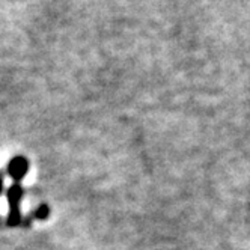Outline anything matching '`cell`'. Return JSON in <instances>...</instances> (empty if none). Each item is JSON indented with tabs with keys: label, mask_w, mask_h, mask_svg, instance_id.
Wrapping results in <instances>:
<instances>
[{
	"label": "cell",
	"mask_w": 250,
	"mask_h": 250,
	"mask_svg": "<svg viewBox=\"0 0 250 250\" xmlns=\"http://www.w3.org/2000/svg\"><path fill=\"white\" fill-rule=\"evenodd\" d=\"M21 187L19 184H15L9 188L8 196H9V205H11V214L12 216L9 217V225H17L19 223V202L21 199Z\"/></svg>",
	"instance_id": "obj_1"
},
{
	"label": "cell",
	"mask_w": 250,
	"mask_h": 250,
	"mask_svg": "<svg viewBox=\"0 0 250 250\" xmlns=\"http://www.w3.org/2000/svg\"><path fill=\"white\" fill-rule=\"evenodd\" d=\"M9 175L14 178V180L19 183L20 180H23V176L27 173V162L23 157H15L12 162L9 163Z\"/></svg>",
	"instance_id": "obj_2"
},
{
	"label": "cell",
	"mask_w": 250,
	"mask_h": 250,
	"mask_svg": "<svg viewBox=\"0 0 250 250\" xmlns=\"http://www.w3.org/2000/svg\"><path fill=\"white\" fill-rule=\"evenodd\" d=\"M47 212H48V211H47V207H42V209L38 212V217H41V219L45 217V216H47Z\"/></svg>",
	"instance_id": "obj_3"
}]
</instances>
